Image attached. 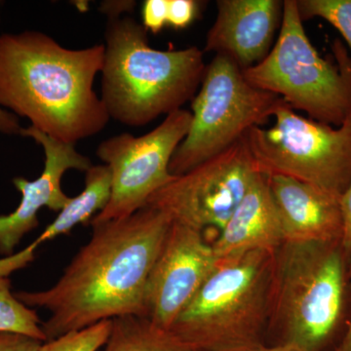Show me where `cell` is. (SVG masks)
Returning a JSON list of instances; mask_svg holds the SVG:
<instances>
[{
  "label": "cell",
  "instance_id": "cell-8",
  "mask_svg": "<svg viewBox=\"0 0 351 351\" xmlns=\"http://www.w3.org/2000/svg\"><path fill=\"white\" fill-rule=\"evenodd\" d=\"M269 128L247 132L258 172L293 178L341 199L351 181V113L334 128L297 114L284 104Z\"/></svg>",
  "mask_w": 351,
  "mask_h": 351
},
{
  "label": "cell",
  "instance_id": "cell-18",
  "mask_svg": "<svg viewBox=\"0 0 351 351\" xmlns=\"http://www.w3.org/2000/svg\"><path fill=\"white\" fill-rule=\"evenodd\" d=\"M0 331L22 332L46 341L38 313L17 299L8 277H0Z\"/></svg>",
  "mask_w": 351,
  "mask_h": 351
},
{
  "label": "cell",
  "instance_id": "cell-16",
  "mask_svg": "<svg viewBox=\"0 0 351 351\" xmlns=\"http://www.w3.org/2000/svg\"><path fill=\"white\" fill-rule=\"evenodd\" d=\"M85 188L71 201L57 218L25 250L0 258V277H8L34 261V253L41 244L71 232L80 223H87L107 206L112 191V174L107 165H93L86 171Z\"/></svg>",
  "mask_w": 351,
  "mask_h": 351
},
{
  "label": "cell",
  "instance_id": "cell-22",
  "mask_svg": "<svg viewBox=\"0 0 351 351\" xmlns=\"http://www.w3.org/2000/svg\"><path fill=\"white\" fill-rule=\"evenodd\" d=\"M168 0H145L142 8V25L152 34H158L167 25Z\"/></svg>",
  "mask_w": 351,
  "mask_h": 351
},
{
  "label": "cell",
  "instance_id": "cell-14",
  "mask_svg": "<svg viewBox=\"0 0 351 351\" xmlns=\"http://www.w3.org/2000/svg\"><path fill=\"white\" fill-rule=\"evenodd\" d=\"M267 178L285 242H343L341 199L286 176Z\"/></svg>",
  "mask_w": 351,
  "mask_h": 351
},
{
  "label": "cell",
  "instance_id": "cell-19",
  "mask_svg": "<svg viewBox=\"0 0 351 351\" xmlns=\"http://www.w3.org/2000/svg\"><path fill=\"white\" fill-rule=\"evenodd\" d=\"M302 22L322 18L338 29L351 49V0H297Z\"/></svg>",
  "mask_w": 351,
  "mask_h": 351
},
{
  "label": "cell",
  "instance_id": "cell-20",
  "mask_svg": "<svg viewBox=\"0 0 351 351\" xmlns=\"http://www.w3.org/2000/svg\"><path fill=\"white\" fill-rule=\"evenodd\" d=\"M112 320H104L78 331L44 341L40 351H99L107 343Z\"/></svg>",
  "mask_w": 351,
  "mask_h": 351
},
{
  "label": "cell",
  "instance_id": "cell-21",
  "mask_svg": "<svg viewBox=\"0 0 351 351\" xmlns=\"http://www.w3.org/2000/svg\"><path fill=\"white\" fill-rule=\"evenodd\" d=\"M199 3L195 0H168L167 25L176 29H186L197 17Z\"/></svg>",
  "mask_w": 351,
  "mask_h": 351
},
{
  "label": "cell",
  "instance_id": "cell-3",
  "mask_svg": "<svg viewBox=\"0 0 351 351\" xmlns=\"http://www.w3.org/2000/svg\"><path fill=\"white\" fill-rule=\"evenodd\" d=\"M101 100L110 119L145 126L193 100L204 77V51L196 46L157 50L144 25L130 16L108 15Z\"/></svg>",
  "mask_w": 351,
  "mask_h": 351
},
{
  "label": "cell",
  "instance_id": "cell-23",
  "mask_svg": "<svg viewBox=\"0 0 351 351\" xmlns=\"http://www.w3.org/2000/svg\"><path fill=\"white\" fill-rule=\"evenodd\" d=\"M43 343L22 332L0 331V351H40Z\"/></svg>",
  "mask_w": 351,
  "mask_h": 351
},
{
  "label": "cell",
  "instance_id": "cell-1",
  "mask_svg": "<svg viewBox=\"0 0 351 351\" xmlns=\"http://www.w3.org/2000/svg\"><path fill=\"white\" fill-rule=\"evenodd\" d=\"M172 223L149 205L126 218L90 223L91 239L52 287L15 293L25 306L49 311L46 341L104 320L145 317L147 277Z\"/></svg>",
  "mask_w": 351,
  "mask_h": 351
},
{
  "label": "cell",
  "instance_id": "cell-24",
  "mask_svg": "<svg viewBox=\"0 0 351 351\" xmlns=\"http://www.w3.org/2000/svg\"><path fill=\"white\" fill-rule=\"evenodd\" d=\"M341 213L343 219V246L348 258L351 254V181L346 193L341 197Z\"/></svg>",
  "mask_w": 351,
  "mask_h": 351
},
{
  "label": "cell",
  "instance_id": "cell-7",
  "mask_svg": "<svg viewBox=\"0 0 351 351\" xmlns=\"http://www.w3.org/2000/svg\"><path fill=\"white\" fill-rule=\"evenodd\" d=\"M284 104L277 95L252 86L230 58L216 55L191 100L193 121L171 159V175L184 174L226 151Z\"/></svg>",
  "mask_w": 351,
  "mask_h": 351
},
{
  "label": "cell",
  "instance_id": "cell-15",
  "mask_svg": "<svg viewBox=\"0 0 351 351\" xmlns=\"http://www.w3.org/2000/svg\"><path fill=\"white\" fill-rule=\"evenodd\" d=\"M285 242L267 176L258 173L232 217L212 243L221 261L255 250L276 251Z\"/></svg>",
  "mask_w": 351,
  "mask_h": 351
},
{
  "label": "cell",
  "instance_id": "cell-25",
  "mask_svg": "<svg viewBox=\"0 0 351 351\" xmlns=\"http://www.w3.org/2000/svg\"><path fill=\"white\" fill-rule=\"evenodd\" d=\"M22 129L17 115L0 107V134L20 135Z\"/></svg>",
  "mask_w": 351,
  "mask_h": 351
},
{
  "label": "cell",
  "instance_id": "cell-26",
  "mask_svg": "<svg viewBox=\"0 0 351 351\" xmlns=\"http://www.w3.org/2000/svg\"><path fill=\"white\" fill-rule=\"evenodd\" d=\"M348 272H350V278L351 280V254L350 257V269H348ZM336 351H351V313L350 316V320L348 322V326H346V330L345 332V336H343V339H341V343L337 348Z\"/></svg>",
  "mask_w": 351,
  "mask_h": 351
},
{
  "label": "cell",
  "instance_id": "cell-5",
  "mask_svg": "<svg viewBox=\"0 0 351 351\" xmlns=\"http://www.w3.org/2000/svg\"><path fill=\"white\" fill-rule=\"evenodd\" d=\"M276 252L255 250L218 262L168 330L195 351H246L265 346Z\"/></svg>",
  "mask_w": 351,
  "mask_h": 351
},
{
  "label": "cell",
  "instance_id": "cell-10",
  "mask_svg": "<svg viewBox=\"0 0 351 351\" xmlns=\"http://www.w3.org/2000/svg\"><path fill=\"white\" fill-rule=\"evenodd\" d=\"M193 121V113L178 110L145 135L129 133L101 142L96 154L112 174V191L107 206L90 223L126 218L147 206V200L175 176L169 166Z\"/></svg>",
  "mask_w": 351,
  "mask_h": 351
},
{
  "label": "cell",
  "instance_id": "cell-4",
  "mask_svg": "<svg viewBox=\"0 0 351 351\" xmlns=\"http://www.w3.org/2000/svg\"><path fill=\"white\" fill-rule=\"evenodd\" d=\"M350 258L343 242H284L276 252L269 330L276 345L323 351L345 317Z\"/></svg>",
  "mask_w": 351,
  "mask_h": 351
},
{
  "label": "cell",
  "instance_id": "cell-2",
  "mask_svg": "<svg viewBox=\"0 0 351 351\" xmlns=\"http://www.w3.org/2000/svg\"><path fill=\"white\" fill-rule=\"evenodd\" d=\"M105 44L69 49L36 31L0 36V107L66 144L97 135L110 122L94 90Z\"/></svg>",
  "mask_w": 351,
  "mask_h": 351
},
{
  "label": "cell",
  "instance_id": "cell-9",
  "mask_svg": "<svg viewBox=\"0 0 351 351\" xmlns=\"http://www.w3.org/2000/svg\"><path fill=\"white\" fill-rule=\"evenodd\" d=\"M246 137L226 151L176 176L149 198L147 205L173 223L198 232L223 230L258 174Z\"/></svg>",
  "mask_w": 351,
  "mask_h": 351
},
{
  "label": "cell",
  "instance_id": "cell-12",
  "mask_svg": "<svg viewBox=\"0 0 351 351\" xmlns=\"http://www.w3.org/2000/svg\"><path fill=\"white\" fill-rule=\"evenodd\" d=\"M20 135L32 138L40 145L45 159L38 179H13L14 186L22 197L12 213L0 216V255L5 257L13 255L25 235L38 228V213L43 208L60 212L68 205L71 197L62 189L64 173L71 169L86 172L93 166L89 157L76 151L75 145L61 142L32 126L23 128Z\"/></svg>",
  "mask_w": 351,
  "mask_h": 351
},
{
  "label": "cell",
  "instance_id": "cell-17",
  "mask_svg": "<svg viewBox=\"0 0 351 351\" xmlns=\"http://www.w3.org/2000/svg\"><path fill=\"white\" fill-rule=\"evenodd\" d=\"M101 351H195L147 317L121 316L112 319V330Z\"/></svg>",
  "mask_w": 351,
  "mask_h": 351
},
{
  "label": "cell",
  "instance_id": "cell-11",
  "mask_svg": "<svg viewBox=\"0 0 351 351\" xmlns=\"http://www.w3.org/2000/svg\"><path fill=\"white\" fill-rule=\"evenodd\" d=\"M218 262L204 233L172 223L147 277L145 317L169 330Z\"/></svg>",
  "mask_w": 351,
  "mask_h": 351
},
{
  "label": "cell",
  "instance_id": "cell-13",
  "mask_svg": "<svg viewBox=\"0 0 351 351\" xmlns=\"http://www.w3.org/2000/svg\"><path fill=\"white\" fill-rule=\"evenodd\" d=\"M217 7L204 52L230 58L242 71L261 63L280 27L283 1L219 0Z\"/></svg>",
  "mask_w": 351,
  "mask_h": 351
},
{
  "label": "cell",
  "instance_id": "cell-27",
  "mask_svg": "<svg viewBox=\"0 0 351 351\" xmlns=\"http://www.w3.org/2000/svg\"><path fill=\"white\" fill-rule=\"evenodd\" d=\"M246 351H304L299 350V348H294V346H285V345H276L272 346H263L262 348H255V350H246Z\"/></svg>",
  "mask_w": 351,
  "mask_h": 351
},
{
  "label": "cell",
  "instance_id": "cell-6",
  "mask_svg": "<svg viewBox=\"0 0 351 351\" xmlns=\"http://www.w3.org/2000/svg\"><path fill=\"white\" fill-rule=\"evenodd\" d=\"M297 0L283 1L278 38L261 63L243 69L252 86L280 97L309 119L341 126L351 113V59L339 40L337 63L323 59L307 38Z\"/></svg>",
  "mask_w": 351,
  "mask_h": 351
}]
</instances>
